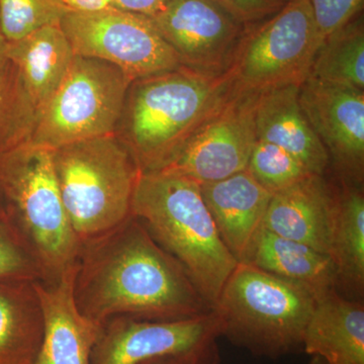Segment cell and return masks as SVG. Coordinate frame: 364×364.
I'll use <instances>...</instances> for the list:
<instances>
[{"instance_id": "cell-9", "label": "cell", "mask_w": 364, "mask_h": 364, "mask_svg": "<svg viewBox=\"0 0 364 364\" xmlns=\"http://www.w3.org/2000/svg\"><path fill=\"white\" fill-rule=\"evenodd\" d=\"M60 26L75 56L112 64L132 81L182 67L176 52L147 16L114 6L68 11Z\"/></svg>"}, {"instance_id": "cell-12", "label": "cell", "mask_w": 364, "mask_h": 364, "mask_svg": "<svg viewBox=\"0 0 364 364\" xmlns=\"http://www.w3.org/2000/svg\"><path fill=\"white\" fill-rule=\"evenodd\" d=\"M149 18L182 66L214 77L230 70L247 28L219 0H169Z\"/></svg>"}, {"instance_id": "cell-17", "label": "cell", "mask_w": 364, "mask_h": 364, "mask_svg": "<svg viewBox=\"0 0 364 364\" xmlns=\"http://www.w3.org/2000/svg\"><path fill=\"white\" fill-rule=\"evenodd\" d=\"M200 186L223 243L238 263L244 262L262 229L272 193L247 170Z\"/></svg>"}, {"instance_id": "cell-3", "label": "cell", "mask_w": 364, "mask_h": 364, "mask_svg": "<svg viewBox=\"0 0 364 364\" xmlns=\"http://www.w3.org/2000/svg\"><path fill=\"white\" fill-rule=\"evenodd\" d=\"M0 193L7 221L39 263L45 282L76 267L82 242L62 202L52 149L23 143L0 154Z\"/></svg>"}, {"instance_id": "cell-29", "label": "cell", "mask_w": 364, "mask_h": 364, "mask_svg": "<svg viewBox=\"0 0 364 364\" xmlns=\"http://www.w3.org/2000/svg\"><path fill=\"white\" fill-rule=\"evenodd\" d=\"M244 25L250 26L269 18L286 2L277 0H219Z\"/></svg>"}, {"instance_id": "cell-2", "label": "cell", "mask_w": 364, "mask_h": 364, "mask_svg": "<svg viewBox=\"0 0 364 364\" xmlns=\"http://www.w3.org/2000/svg\"><path fill=\"white\" fill-rule=\"evenodd\" d=\"M132 215L183 267L210 309L238 261L218 233L198 182L163 172H141Z\"/></svg>"}, {"instance_id": "cell-5", "label": "cell", "mask_w": 364, "mask_h": 364, "mask_svg": "<svg viewBox=\"0 0 364 364\" xmlns=\"http://www.w3.org/2000/svg\"><path fill=\"white\" fill-rule=\"evenodd\" d=\"M318 294L239 262L214 308L222 322V337L263 358H279L303 350Z\"/></svg>"}, {"instance_id": "cell-4", "label": "cell", "mask_w": 364, "mask_h": 364, "mask_svg": "<svg viewBox=\"0 0 364 364\" xmlns=\"http://www.w3.org/2000/svg\"><path fill=\"white\" fill-rule=\"evenodd\" d=\"M134 88L128 148L141 172L159 169L235 90L230 71L214 77L183 66Z\"/></svg>"}, {"instance_id": "cell-35", "label": "cell", "mask_w": 364, "mask_h": 364, "mask_svg": "<svg viewBox=\"0 0 364 364\" xmlns=\"http://www.w3.org/2000/svg\"><path fill=\"white\" fill-rule=\"evenodd\" d=\"M316 358V361H315V363H314V364H326V363H324V361H323L322 359L317 358Z\"/></svg>"}, {"instance_id": "cell-7", "label": "cell", "mask_w": 364, "mask_h": 364, "mask_svg": "<svg viewBox=\"0 0 364 364\" xmlns=\"http://www.w3.org/2000/svg\"><path fill=\"white\" fill-rule=\"evenodd\" d=\"M132 82L112 64L74 57L65 78L36 119L25 143L54 150L114 135Z\"/></svg>"}, {"instance_id": "cell-30", "label": "cell", "mask_w": 364, "mask_h": 364, "mask_svg": "<svg viewBox=\"0 0 364 364\" xmlns=\"http://www.w3.org/2000/svg\"><path fill=\"white\" fill-rule=\"evenodd\" d=\"M169 0H114V7L128 13L151 16L161 11Z\"/></svg>"}, {"instance_id": "cell-13", "label": "cell", "mask_w": 364, "mask_h": 364, "mask_svg": "<svg viewBox=\"0 0 364 364\" xmlns=\"http://www.w3.org/2000/svg\"><path fill=\"white\" fill-rule=\"evenodd\" d=\"M299 105L341 174L342 181L363 183L364 90L306 79Z\"/></svg>"}, {"instance_id": "cell-14", "label": "cell", "mask_w": 364, "mask_h": 364, "mask_svg": "<svg viewBox=\"0 0 364 364\" xmlns=\"http://www.w3.org/2000/svg\"><path fill=\"white\" fill-rule=\"evenodd\" d=\"M18 82V105L26 141L33 124L69 70L74 55L61 26H48L6 45Z\"/></svg>"}, {"instance_id": "cell-8", "label": "cell", "mask_w": 364, "mask_h": 364, "mask_svg": "<svg viewBox=\"0 0 364 364\" xmlns=\"http://www.w3.org/2000/svg\"><path fill=\"white\" fill-rule=\"evenodd\" d=\"M322 45L309 0H287L269 18L247 26L230 68L235 90L260 93L301 85Z\"/></svg>"}, {"instance_id": "cell-33", "label": "cell", "mask_w": 364, "mask_h": 364, "mask_svg": "<svg viewBox=\"0 0 364 364\" xmlns=\"http://www.w3.org/2000/svg\"><path fill=\"white\" fill-rule=\"evenodd\" d=\"M6 56V43L2 37V33L0 32V58Z\"/></svg>"}, {"instance_id": "cell-25", "label": "cell", "mask_w": 364, "mask_h": 364, "mask_svg": "<svg viewBox=\"0 0 364 364\" xmlns=\"http://www.w3.org/2000/svg\"><path fill=\"white\" fill-rule=\"evenodd\" d=\"M70 9L58 0H0V32L6 45L48 26L60 25Z\"/></svg>"}, {"instance_id": "cell-34", "label": "cell", "mask_w": 364, "mask_h": 364, "mask_svg": "<svg viewBox=\"0 0 364 364\" xmlns=\"http://www.w3.org/2000/svg\"><path fill=\"white\" fill-rule=\"evenodd\" d=\"M4 215V200H2L1 193H0V215Z\"/></svg>"}, {"instance_id": "cell-15", "label": "cell", "mask_w": 364, "mask_h": 364, "mask_svg": "<svg viewBox=\"0 0 364 364\" xmlns=\"http://www.w3.org/2000/svg\"><path fill=\"white\" fill-rule=\"evenodd\" d=\"M337 210L338 191L324 176L313 174L273 193L263 227L330 255Z\"/></svg>"}, {"instance_id": "cell-1", "label": "cell", "mask_w": 364, "mask_h": 364, "mask_svg": "<svg viewBox=\"0 0 364 364\" xmlns=\"http://www.w3.org/2000/svg\"><path fill=\"white\" fill-rule=\"evenodd\" d=\"M73 296L80 313L98 326L116 316L176 321L213 310L181 263L133 215L82 242Z\"/></svg>"}, {"instance_id": "cell-20", "label": "cell", "mask_w": 364, "mask_h": 364, "mask_svg": "<svg viewBox=\"0 0 364 364\" xmlns=\"http://www.w3.org/2000/svg\"><path fill=\"white\" fill-rule=\"evenodd\" d=\"M244 262L280 279L311 287L317 293L338 287L331 256L279 236L264 227L254 240Z\"/></svg>"}, {"instance_id": "cell-28", "label": "cell", "mask_w": 364, "mask_h": 364, "mask_svg": "<svg viewBox=\"0 0 364 364\" xmlns=\"http://www.w3.org/2000/svg\"><path fill=\"white\" fill-rule=\"evenodd\" d=\"M321 42L358 18L364 0H309Z\"/></svg>"}, {"instance_id": "cell-11", "label": "cell", "mask_w": 364, "mask_h": 364, "mask_svg": "<svg viewBox=\"0 0 364 364\" xmlns=\"http://www.w3.org/2000/svg\"><path fill=\"white\" fill-rule=\"evenodd\" d=\"M258 93L235 90L159 169L198 184L222 181L247 168L257 136Z\"/></svg>"}, {"instance_id": "cell-36", "label": "cell", "mask_w": 364, "mask_h": 364, "mask_svg": "<svg viewBox=\"0 0 364 364\" xmlns=\"http://www.w3.org/2000/svg\"><path fill=\"white\" fill-rule=\"evenodd\" d=\"M277 1L284 2H284H287V0H277Z\"/></svg>"}, {"instance_id": "cell-27", "label": "cell", "mask_w": 364, "mask_h": 364, "mask_svg": "<svg viewBox=\"0 0 364 364\" xmlns=\"http://www.w3.org/2000/svg\"><path fill=\"white\" fill-rule=\"evenodd\" d=\"M25 140L16 70L11 60L4 56L0 58V154Z\"/></svg>"}, {"instance_id": "cell-10", "label": "cell", "mask_w": 364, "mask_h": 364, "mask_svg": "<svg viewBox=\"0 0 364 364\" xmlns=\"http://www.w3.org/2000/svg\"><path fill=\"white\" fill-rule=\"evenodd\" d=\"M222 333V322L214 309L198 317L176 321L116 316L100 326L91 364H138L166 355L218 364L217 341Z\"/></svg>"}, {"instance_id": "cell-6", "label": "cell", "mask_w": 364, "mask_h": 364, "mask_svg": "<svg viewBox=\"0 0 364 364\" xmlns=\"http://www.w3.org/2000/svg\"><path fill=\"white\" fill-rule=\"evenodd\" d=\"M53 161L66 214L81 242L131 217L141 170L129 148L114 135L57 148Z\"/></svg>"}, {"instance_id": "cell-18", "label": "cell", "mask_w": 364, "mask_h": 364, "mask_svg": "<svg viewBox=\"0 0 364 364\" xmlns=\"http://www.w3.org/2000/svg\"><path fill=\"white\" fill-rule=\"evenodd\" d=\"M301 85L279 86L258 93L255 105L257 140L284 148L317 176H325L329 154L299 105Z\"/></svg>"}, {"instance_id": "cell-21", "label": "cell", "mask_w": 364, "mask_h": 364, "mask_svg": "<svg viewBox=\"0 0 364 364\" xmlns=\"http://www.w3.org/2000/svg\"><path fill=\"white\" fill-rule=\"evenodd\" d=\"M35 282L0 284V364H33L39 353L45 317Z\"/></svg>"}, {"instance_id": "cell-24", "label": "cell", "mask_w": 364, "mask_h": 364, "mask_svg": "<svg viewBox=\"0 0 364 364\" xmlns=\"http://www.w3.org/2000/svg\"><path fill=\"white\" fill-rule=\"evenodd\" d=\"M246 170L272 195L313 176L298 158L284 148L262 140L254 144Z\"/></svg>"}, {"instance_id": "cell-32", "label": "cell", "mask_w": 364, "mask_h": 364, "mask_svg": "<svg viewBox=\"0 0 364 364\" xmlns=\"http://www.w3.org/2000/svg\"><path fill=\"white\" fill-rule=\"evenodd\" d=\"M138 364H210L200 359L184 358V356H158V358L147 359Z\"/></svg>"}, {"instance_id": "cell-16", "label": "cell", "mask_w": 364, "mask_h": 364, "mask_svg": "<svg viewBox=\"0 0 364 364\" xmlns=\"http://www.w3.org/2000/svg\"><path fill=\"white\" fill-rule=\"evenodd\" d=\"M75 272L76 267L55 282H35L44 312L45 333L33 364H91L100 326L85 317L76 306Z\"/></svg>"}, {"instance_id": "cell-31", "label": "cell", "mask_w": 364, "mask_h": 364, "mask_svg": "<svg viewBox=\"0 0 364 364\" xmlns=\"http://www.w3.org/2000/svg\"><path fill=\"white\" fill-rule=\"evenodd\" d=\"M74 11H97L114 6V0H58Z\"/></svg>"}, {"instance_id": "cell-23", "label": "cell", "mask_w": 364, "mask_h": 364, "mask_svg": "<svg viewBox=\"0 0 364 364\" xmlns=\"http://www.w3.org/2000/svg\"><path fill=\"white\" fill-rule=\"evenodd\" d=\"M309 77L364 90V26L358 16L326 38L318 48Z\"/></svg>"}, {"instance_id": "cell-22", "label": "cell", "mask_w": 364, "mask_h": 364, "mask_svg": "<svg viewBox=\"0 0 364 364\" xmlns=\"http://www.w3.org/2000/svg\"><path fill=\"white\" fill-rule=\"evenodd\" d=\"M331 256L338 287L363 298L364 289V195L359 184L342 181L333 232Z\"/></svg>"}, {"instance_id": "cell-26", "label": "cell", "mask_w": 364, "mask_h": 364, "mask_svg": "<svg viewBox=\"0 0 364 364\" xmlns=\"http://www.w3.org/2000/svg\"><path fill=\"white\" fill-rule=\"evenodd\" d=\"M18 282H45L44 273L30 249L0 215V284Z\"/></svg>"}, {"instance_id": "cell-19", "label": "cell", "mask_w": 364, "mask_h": 364, "mask_svg": "<svg viewBox=\"0 0 364 364\" xmlns=\"http://www.w3.org/2000/svg\"><path fill=\"white\" fill-rule=\"evenodd\" d=\"M303 351L326 364H364V304L338 289L318 294L306 325Z\"/></svg>"}]
</instances>
